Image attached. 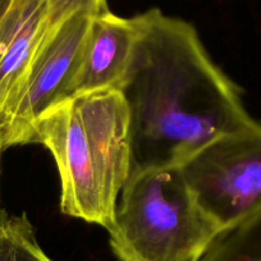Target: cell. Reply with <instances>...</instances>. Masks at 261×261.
<instances>
[{"label":"cell","mask_w":261,"mask_h":261,"mask_svg":"<svg viewBox=\"0 0 261 261\" xmlns=\"http://www.w3.org/2000/svg\"><path fill=\"white\" fill-rule=\"evenodd\" d=\"M0 261H53L24 215L0 220Z\"/></svg>","instance_id":"ba28073f"},{"label":"cell","mask_w":261,"mask_h":261,"mask_svg":"<svg viewBox=\"0 0 261 261\" xmlns=\"http://www.w3.org/2000/svg\"><path fill=\"white\" fill-rule=\"evenodd\" d=\"M136 23L112 12L92 16L73 84V94L120 89L136 41Z\"/></svg>","instance_id":"8992f818"},{"label":"cell","mask_w":261,"mask_h":261,"mask_svg":"<svg viewBox=\"0 0 261 261\" xmlns=\"http://www.w3.org/2000/svg\"><path fill=\"white\" fill-rule=\"evenodd\" d=\"M4 146H3V141H2V135H0V159H2V152H3Z\"/></svg>","instance_id":"7c38bea8"},{"label":"cell","mask_w":261,"mask_h":261,"mask_svg":"<svg viewBox=\"0 0 261 261\" xmlns=\"http://www.w3.org/2000/svg\"><path fill=\"white\" fill-rule=\"evenodd\" d=\"M108 228L117 261H199L223 234L179 167L132 173Z\"/></svg>","instance_id":"3957f363"},{"label":"cell","mask_w":261,"mask_h":261,"mask_svg":"<svg viewBox=\"0 0 261 261\" xmlns=\"http://www.w3.org/2000/svg\"><path fill=\"white\" fill-rule=\"evenodd\" d=\"M179 168L223 233L261 219V122L213 140Z\"/></svg>","instance_id":"277c9868"},{"label":"cell","mask_w":261,"mask_h":261,"mask_svg":"<svg viewBox=\"0 0 261 261\" xmlns=\"http://www.w3.org/2000/svg\"><path fill=\"white\" fill-rule=\"evenodd\" d=\"M47 27V0H9L0 13V119Z\"/></svg>","instance_id":"52a82bcc"},{"label":"cell","mask_w":261,"mask_h":261,"mask_svg":"<svg viewBox=\"0 0 261 261\" xmlns=\"http://www.w3.org/2000/svg\"><path fill=\"white\" fill-rule=\"evenodd\" d=\"M134 19L136 41L119 89L129 115L130 174L179 167L213 140L253 122L238 86L192 24L156 8Z\"/></svg>","instance_id":"6da1fadb"},{"label":"cell","mask_w":261,"mask_h":261,"mask_svg":"<svg viewBox=\"0 0 261 261\" xmlns=\"http://www.w3.org/2000/svg\"><path fill=\"white\" fill-rule=\"evenodd\" d=\"M199 261H261V229L256 223L223 233Z\"/></svg>","instance_id":"9c48e42d"},{"label":"cell","mask_w":261,"mask_h":261,"mask_svg":"<svg viewBox=\"0 0 261 261\" xmlns=\"http://www.w3.org/2000/svg\"><path fill=\"white\" fill-rule=\"evenodd\" d=\"M92 16L95 14L77 12L47 27L0 119L4 149L31 144L37 119L55 104L72 96Z\"/></svg>","instance_id":"5b68a950"},{"label":"cell","mask_w":261,"mask_h":261,"mask_svg":"<svg viewBox=\"0 0 261 261\" xmlns=\"http://www.w3.org/2000/svg\"><path fill=\"white\" fill-rule=\"evenodd\" d=\"M31 142L54 158L62 213L108 229L132 169L129 115L120 90L81 92L58 102L35 123Z\"/></svg>","instance_id":"7a4b0ae2"},{"label":"cell","mask_w":261,"mask_h":261,"mask_svg":"<svg viewBox=\"0 0 261 261\" xmlns=\"http://www.w3.org/2000/svg\"><path fill=\"white\" fill-rule=\"evenodd\" d=\"M49 27L77 12L99 14L108 11L105 0H47Z\"/></svg>","instance_id":"30bf717a"},{"label":"cell","mask_w":261,"mask_h":261,"mask_svg":"<svg viewBox=\"0 0 261 261\" xmlns=\"http://www.w3.org/2000/svg\"><path fill=\"white\" fill-rule=\"evenodd\" d=\"M8 2H9V0H0V13H2V11L4 9V7L8 4Z\"/></svg>","instance_id":"8fae6325"}]
</instances>
